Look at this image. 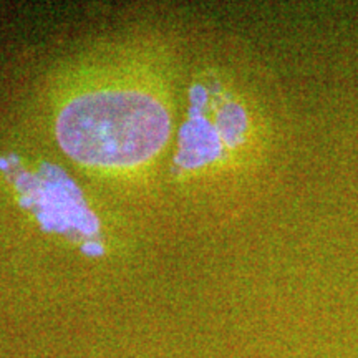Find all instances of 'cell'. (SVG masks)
Listing matches in <instances>:
<instances>
[{
    "mask_svg": "<svg viewBox=\"0 0 358 358\" xmlns=\"http://www.w3.org/2000/svg\"><path fill=\"white\" fill-rule=\"evenodd\" d=\"M62 150L80 164L124 169L163 150L171 118L158 98L138 90H95L75 96L55 124Z\"/></svg>",
    "mask_w": 358,
    "mask_h": 358,
    "instance_id": "1",
    "label": "cell"
}]
</instances>
